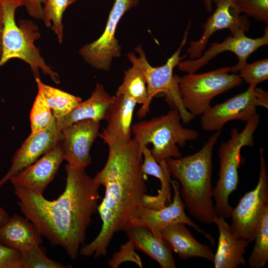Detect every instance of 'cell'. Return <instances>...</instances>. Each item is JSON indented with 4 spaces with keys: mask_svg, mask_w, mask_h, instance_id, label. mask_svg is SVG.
Instances as JSON below:
<instances>
[{
    "mask_svg": "<svg viewBox=\"0 0 268 268\" xmlns=\"http://www.w3.org/2000/svg\"><path fill=\"white\" fill-rule=\"evenodd\" d=\"M65 168L66 188L55 200L49 201L43 194L21 187H13L14 193L22 213L40 235L75 260L84 245L92 216L98 210L101 185L85 169L68 164Z\"/></svg>",
    "mask_w": 268,
    "mask_h": 268,
    "instance_id": "cell-1",
    "label": "cell"
},
{
    "mask_svg": "<svg viewBox=\"0 0 268 268\" xmlns=\"http://www.w3.org/2000/svg\"><path fill=\"white\" fill-rule=\"evenodd\" d=\"M142 156L135 137L124 144L109 147L106 162L94 177L105 189L97 210L101 228L92 242L80 249L81 255L94 258L107 255L114 235L125 231L136 215L147 191L142 171Z\"/></svg>",
    "mask_w": 268,
    "mask_h": 268,
    "instance_id": "cell-2",
    "label": "cell"
},
{
    "mask_svg": "<svg viewBox=\"0 0 268 268\" xmlns=\"http://www.w3.org/2000/svg\"><path fill=\"white\" fill-rule=\"evenodd\" d=\"M221 134L218 131L197 152L179 158L166 160L170 175L181 185L180 196L189 213L205 224L218 216L212 200V151Z\"/></svg>",
    "mask_w": 268,
    "mask_h": 268,
    "instance_id": "cell-3",
    "label": "cell"
},
{
    "mask_svg": "<svg viewBox=\"0 0 268 268\" xmlns=\"http://www.w3.org/2000/svg\"><path fill=\"white\" fill-rule=\"evenodd\" d=\"M3 7L4 27L2 36V53L0 67L11 59H20L30 67L35 78H40V69L49 75L56 84L60 82L58 74L48 66L34 44L40 38L38 26L31 20H15L17 8L23 6L21 0H0Z\"/></svg>",
    "mask_w": 268,
    "mask_h": 268,
    "instance_id": "cell-4",
    "label": "cell"
},
{
    "mask_svg": "<svg viewBox=\"0 0 268 268\" xmlns=\"http://www.w3.org/2000/svg\"><path fill=\"white\" fill-rule=\"evenodd\" d=\"M181 120L179 111L172 109L165 115L132 125V133L141 148L152 144L151 153L157 163L169 158H179L182 154L177 144L183 147L188 141L199 136L197 131L184 128Z\"/></svg>",
    "mask_w": 268,
    "mask_h": 268,
    "instance_id": "cell-5",
    "label": "cell"
},
{
    "mask_svg": "<svg viewBox=\"0 0 268 268\" xmlns=\"http://www.w3.org/2000/svg\"><path fill=\"white\" fill-rule=\"evenodd\" d=\"M260 122L257 114L247 121L241 132L237 128L232 129L230 138L222 143L218 150L220 164L219 178L212 189L214 208L218 216L224 219L231 217L233 207L228 203L229 195L234 191L239 182L238 169L241 161L240 151L243 146L254 145L253 134Z\"/></svg>",
    "mask_w": 268,
    "mask_h": 268,
    "instance_id": "cell-6",
    "label": "cell"
},
{
    "mask_svg": "<svg viewBox=\"0 0 268 268\" xmlns=\"http://www.w3.org/2000/svg\"><path fill=\"white\" fill-rule=\"evenodd\" d=\"M191 21L186 28L183 40L178 50L170 57L165 64L160 67H153L148 62L141 46L135 48L139 57L130 52L128 57L132 64L137 65L142 70L146 81L147 91V108L150 109L151 101L154 97L160 93H163L165 100L171 109H177L180 114L181 119L185 123H189L195 117L184 107L178 86L173 73L174 68L184 59L187 55L180 56L181 51L187 41L189 30Z\"/></svg>",
    "mask_w": 268,
    "mask_h": 268,
    "instance_id": "cell-7",
    "label": "cell"
},
{
    "mask_svg": "<svg viewBox=\"0 0 268 268\" xmlns=\"http://www.w3.org/2000/svg\"><path fill=\"white\" fill-rule=\"evenodd\" d=\"M230 70L226 67L200 74H174L185 109L195 117L202 115L214 97L240 85L242 79L237 73H229Z\"/></svg>",
    "mask_w": 268,
    "mask_h": 268,
    "instance_id": "cell-8",
    "label": "cell"
},
{
    "mask_svg": "<svg viewBox=\"0 0 268 268\" xmlns=\"http://www.w3.org/2000/svg\"><path fill=\"white\" fill-rule=\"evenodd\" d=\"M260 171L256 188L246 193L233 208L230 225L233 235L249 243L254 237L260 220L268 208V175L264 149L260 148Z\"/></svg>",
    "mask_w": 268,
    "mask_h": 268,
    "instance_id": "cell-9",
    "label": "cell"
},
{
    "mask_svg": "<svg viewBox=\"0 0 268 268\" xmlns=\"http://www.w3.org/2000/svg\"><path fill=\"white\" fill-rule=\"evenodd\" d=\"M258 107L268 109V92L249 85L245 91L210 106L201 115V128L206 131L216 132L221 131L224 125L231 120L247 122L257 114Z\"/></svg>",
    "mask_w": 268,
    "mask_h": 268,
    "instance_id": "cell-10",
    "label": "cell"
},
{
    "mask_svg": "<svg viewBox=\"0 0 268 268\" xmlns=\"http://www.w3.org/2000/svg\"><path fill=\"white\" fill-rule=\"evenodd\" d=\"M138 2L139 0H115L102 35L79 51L86 63L98 69H110L112 59L121 55V47L115 36L117 25L123 15L137 6Z\"/></svg>",
    "mask_w": 268,
    "mask_h": 268,
    "instance_id": "cell-11",
    "label": "cell"
},
{
    "mask_svg": "<svg viewBox=\"0 0 268 268\" xmlns=\"http://www.w3.org/2000/svg\"><path fill=\"white\" fill-rule=\"evenodd\" d=\"M268 44V27L264 29V34L258 38H251L240 32L227 37L222 42L211 43V46L198 59L181 61L178 69L187 74L194 73L218 55L226 51L235 54L237 64L231 67L230 72L236 73L247 63L249 56L260 48Z\"/></svg>",
    "mask_w": 268,
    "mask_h": 268,
    "instance_id": "cell-12",
    "label": "cell"
},
{
    "mask_svg": "<svg viewBox=\"0 0 268 268\" xmlns=\"http://www.w3.org/2000/svg\"><path fill=\"white\" fill-rule=\"evenodd\" d=\"M170 183L174 192L171 203L158 210L140 205L136 215L131 219L130 224L147 227L156 237L162 238L161 231L163 228L173 224L182 223L193 228L214 245V239L211 235L200 228L186 214V207L180 196L179 182L171 179Z\"/></svg>",
    "mask_w": 268,
    "mask_h": 268,
    "instance_id": "cell-13",
    "label": "cell"
},
{
    "mask_svg": "<svg viewBox=\"0 0 268 268\" xmlns=\"http://www.w3.org/2000/svg\"><path fill=\"white\" fill-rule=\"evenodd\" d=\"M216 8L203 24V31L197 41H191L187 50L190 60L199 58L206 48L210 37L216 31L229 29L231 35L245 32L249 29L250 22L242 13L237 0H212Z\"/></svg>",
    "mask_w": 268,
    "mask_h": 268,
    "instance_id": "cell-14",
    "label": "cell"
},
{
    "mask_svg": "<svg viewBox=\"0 0 268 268\" xmlns=\"http://www.w3.org/2000/svg\"><path fill=\"white\" fill-rule=\"evenodd\" d=\"M100 127L99 122L87 119L74 123L61 131L64 160L68 165L85 169L91 163L90 151L99 136Z\"/></svg>",
    "mask_w": 268,
    "mask_h": 268,
    "instance_id": "cell-15",
    "label": "cell"
},
{
    "mask_svg": "<svg viewBox=\"0 0 268 268\" xmlns=\"http://www.w3.org/2000/svg\"><path fill=\"white\" fill-rule=\"evenodd\" d=\"M63 138L55 117L51 125L46 129L36 133H31L14 155L11 167L0 180V187L18 172L32 164L42 155L62 143Z\"/></svg>",
    "mask_w": 268,
    "mask_h": 268,
    "instance_id": "cell-16",
    "label": "cell"
},
{
    "mask_svg": "<svg viewBox=\"0 0 268 268\" xmlns=\"http://www.w3.org/2000/svg\"><path fill=\"white\" fill-rule=\"evenodd\" d=\"M136 103L132 98L116 93L105 113L107 126L99 136L108 147L124 144L131 137L132 122Z\"/></svg>",
    "mask_w": 268,
    "mask_h": 268,
    "instance_id": "cell-17",
    "label": "cell"
},
{
    "mask_svg": "<svg viewBox=\"0 0 268 268\" xmlns=\"http://www.w3.org/2000/svg\"><path fill=\"white\" fill-rule=\"evenodd\" d=\"M62 143L13 175L10 180L13 186L25 188L43 194L47 186L54 179L64 160Z\"/></svg>",
    "mask_w": 268,
    "mask_h": 268,
    "instance_id": "cell-18",
    "label": "cell"
},
{
    "mask_svg": "<svg viewBox=\"0 0 268 268\" xmlns=\"http://www.w3.org/2000/svg\"><path fill=\"white\" fill-rule=\"evenodd\" d=\"M161 236L171 251L178 254L181 259L201 258L213 263L214 254L210 247L198 241L186 224L177 223L169 225L162 230Z\"/></svg>",
    "mask_w": 268,
    "mask_h": 268,
    "instance_id": "cell-19",
    "label": "cell"
},
{
    "mask_svg": "<svg viewBox=\"0 0 268 268\" xmlns=\"http://www.w3.org/2000/svg\"><path fill=\"white\" fill-rule=\"evenodd\" d=\"M224 218L218 216L214 220L219 232L218 245L213 261L214 268H236L246 265L244 255L250 244L236 238Z\"/></svg>",
    "mask_w": 268,
    "mask_h": 268,
    "instance_id": "cell-20",
    "label": "cell"
},
{
    "mask_svg": "<svg viewBox=\"0 0 268 268\" xmlns=\"http://www.w3.org/2000/svg\"><path fill=\"white\" fill-rule=\"evenodd\" d=\"M135 249L155 260L161 268H175L172 251L162 238L156 237L147 227L130 224L125 230Z\"/></svg>",
    "mask_w": 268,
    "mask_h": 268,
    "instance_id": "cell-21",
    "label": "cell"
},
{
    "mask_svg": "<svg viewBox=\"0 0 268 268\" xmlns=\"http://www.w3.org/2000/svg\"><path fill=\"white\" fill-rule=\"evenodd\" d=\"M113 100L103 85L97 83L91 96L81 101L69 113L56 120L58 128H65L78 121L91 119L99 122L104 120L105 113Z\"/></svg>",
    "mask_w": 268,
    "mask_h": 268,
    "instance_id": "cell-22",
    "label": "cell"
},
{
    "mask_svg": "<svg viewBox=\"0 0 268 268\" xmlns=\"http://www.w3.org/2000/svg\"><path fill=\"white\" fill-rule=\"evenodd\" d=\"M0 243L21 252L42 243V236L26 217L14 214L0 229Z\"/></svg>",
    "mask_w": 268,
    "mask_h": 268,
    "instance_id": "cell-23",
    "label": "cell"
},
{
    "mask_svg": "<svg viewBox=\"0 0 268 268\" xmlns=\"http://www.w3.org/2000/svg\"><path fill=\"white\" fill-rule=\"evenodd\" d=\"M125 71L123 82L116 93L122 94L133 99L136 104L142 106L137 112V116L141 119L145 117L149 109L147 108L146 81L141 69L136 64Z\"/></svg>",
    "mask_w": 268,
    "mask_h": 268,
    "instance_id": "cell-24",
    "label": "cell"
},
{
    "mask_svg": "<svg viewBox=\"0 0 268 268\" xmlns=\"http://www.w3.org/2000/svg\"><path fill=\"white\" fill-rule=\"evenodd\" d=\"M38 92L52 110L56 119L69 113L82 101L80 97L43 83L40 78H35Z\"/></svg>",
    "mask_w": 268,
    "mask_h": 268,
    "instance_id": "cell-25",
    "label": "cell"
},
{
    "mask_svg": "<svg viewBox=\"0 0 268 268\" xmlns=\"http://www.w3.org/2000/svg\"><path fill=\"white\" fill-rule=\"evenodd\" d=\"M254 241V247L248 264L251 268H263L268 262V208L260 220Z\"/></svg>",
    "mask_w": 268,
    "mask_h": 268,
    "instance_id": "cell-26",
    "label": "cell"
},
{
    "mask_svg": "<svg viewBox=\"0 0 268 268\" xmlns=\"http://www.w3.org/2000/svg\"><path fill=\"white\" fill-rule=\"evenodd\" d=\"M76 0H46L43 7V20L47 27H51L59 43L63 40V15L66 9Z\"/></svg>",
    "mask_w": 268,
    "mask_h": 268,
    "instance_id": "cell-27",
    "label": "cell"
},
{
    "mask_svg": "<svg viewBox=\"0 0 268 268\" xmlns=\"http://www.w3.org/2000/svg\"><path fill=\"white\" fill-rule=\"evenodd\" d=\"M20 252L21 268H65L67 267L47 257L40 245Z\"/></svg>",
    "mask_w": 268,
    "mask_h": 268,
    "instance_id": "cell-28",
    "label": "cell"
},
{
    "mask_svg": "<svg viewBox=\"0 0 268 268\" xmlns=\"http://www.w3.org/2000/svg\"><path fill=\"white\" fill-rule=\"evenodd\" d=\"M54 118L51 108L38 92L30 114L31 133L46 129L51 125Z\"/></svg>",
    "mask_w": 268,
    "mask_h": 268,
    "instance_id": "cell-29",
    "label": "cell"
},
{
    "mask_svg": "<svg viewBox=\"0 0 268 268\" xmlns=\"http://www.w3.org/2000/svg\"><path fill=\"white\" fill-rule=\"evenodd\" d=\"M239 76L250 85L257 86L268 78V59L248 63L239 71Z\"/></svg>",
    "mask_w": 268,
    "mask_h": 268,
    "instance_id": "cell-30",
    "label": "cell"
},
{
    "mask_svg": "<svg viewBox=\"0 0 268 268\" xmlns=\"http://www.w3.org/2000/svg\"><path fill=\"white\" fill-rule=\"evenodd\" d=\"M241 12L256 20L268 23V0H237Z\"/></svg>",
    "mask_w": 268,
    "mask_h": 268,
    "instance_id": "cell-31",
    "label": "cell"
},
{
    "mask_svg": "<svg viewBox=\"0 0 268 268\" xmlns=\"http://www.w3.org/2000/svg\"><path fill=\"white\" fill-rule=\"evenodd\" d=\"M133 242L129 240L121 245L118 252L114 253L108 264L112 268H117L121 264L126 262H131L142 268V263L139 256L135 253Z\"/></svg>",
    "mask_w": 268,
    "mask_h": 268,
    "instance_id": "cell-32",
    "label": "cell"
},
{
    "mask_svg": "<svg viewBox=\"0 0 268 268\" xmlns=\"http://www.w3.org/2000/svg\"><path fill=\"white\" fill-rule=\"evenodd\" d=\"M20 252L0 243V268H21Z\"/></svg>",
    "mask_w": 268,
    "mask_h": 268,
    "instance_id": "cell-33",
    "label": "cell"
},
{
    "mask_svg": "<svg viewBox=\"0 0 268 268\" xmlns=\"http://www.w3.org/2000/svg\"><path fill=\"white\" fill-rule=\"evenodd\" d=\"M28 14L35 19L43 20L44 15L42 4L46 0H21Z\"/></svg>",
    "mask_w": 268,
    "mask_h": 268,
    "instance_id": "cell-34",
    "label": "cell"
},
{
    "mask_svg": "<svg viewBox=\"0 0 268 268\" xmlns=\"http://www.w3.org/2000/svg\"><path fill=\"white\" fill-rule=\"evenodd\" d=\"M4 27V15L3 7L0 2V58L2 53V36Z\"/></svg>",
    "mask_w": 268,
    "mask_h": 268,
    "instance_id": "cell-35",
    "label": "cell"
},
{
    "mask_svg": "<svg viewBox=\"0 0 268 268\" xmlns=\"http://www.w3.org/2000/svg\"><path fill=\"white\" fill-rule=\"evenodd\" d=\"M9 216L6 211L0 206V229L9 219Z\"/></svg>",
    "mask_w": 268,
    "mask_h": 268,
    "instance_id": "cell-36",
    "label": "cell"
},
{
    "mask_svg": "<svg viewBox=\"0 0 268 268\" xmlns=\"http://www.w3.org/2000/svg\"><path fill=\"white\" fill-rule=\"evenodd\" d=\"M203 4L205 9L208 12H211L212 10V0H204Z\"/></svg>",
    "mask_w": 268,
    "mask_h": 268,
    "instance_id": "cell-37",
    "label": "cell"
}]
</instances>
